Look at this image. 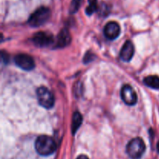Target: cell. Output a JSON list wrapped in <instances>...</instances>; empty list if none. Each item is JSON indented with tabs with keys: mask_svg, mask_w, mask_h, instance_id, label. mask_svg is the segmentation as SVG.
<instances>
[{
	"mask_svg": "<svg viewBox=\"0 0 159 159\" xmlns=\"http://www.w3.org/2000/svg\"><path fill=\"white\" fill-rule=\"evenodd\" d=\"M14 62L24 70H31L35 66V62L34 59L30 55L26 54H19L14 58Z\"/></svg>",
	"mask_w": 159,
	"mask_h": 159,
	"instance_id": "5b68a950",
	"label": "cell"
},
{
	"mask_svg": "<svg viewBox=\"0 0 159 159\" xmlns=\"http://www.w3.org/2000/svg\"><path fill=\"white\" fill-rule=\"evenodd\" d=\"M134 53V46L130 41H127L120 50V56L124 62H129L131 60Z\"/></svg>",
	"mask_w": 159,
	"mask_h": 159,
	"instance_id": "9c48e42d",
	"label": "cell"
},
{
	"mask_svg": "<svg viewBox=\"0 0 159 159\" xmlns=\"http://www.w3.org/2000/svg\"><path fill=\"white\" fill-rule=\"evenodd\" d=\"M98 9L97 0H89V6L86 7L85 12L87 15L91 16Z\"/></svg>",
	"mask_w": 159,
	"mask_h": 159,
	"instance_id": "4fadbf2b",
	"label": "cell"
},
{
	"mask_svg": "<svg viewBox=\"0 0 159 159\" xmlns=\"http://www.w3.org/2000/svg\"><path fill=\"white\" fill-rule=\"evenodd\" d=\"M82 123V116L79 112H74L72 116V121H71V131L72 133L75 134L76 131L79 129Z\"/></svg>",
	"mask_w": 159,
	"mask_h": 159,
	"instance_id": "8fae6325",
	"label": "cell"
},
{
	"mask_svg": "<svg viewBox=\"0 0 159 159\" xmlns=\"http://www.w3.org/2000/svg\"><path fill=\"white\" fill-rule=\"evenodd\" d=\"M82 0H71V2L69 8L70 13H75L79 10L81 5H82Z\"/></svg>",
	"mask_w": 159,
	"mask_h": 159,
	"instance_id": "5bb4252c",
	"label": "cell"
},
{
	"mask_svg": "<svg viewBox=\"0 0 159 159\" xmlns=\"http://www.w3.org/2000/svg\"><path fill=\"white\" fill-rule=\"evenodd\" d=\"M34 45L37 47L49 46L54 41L52 34L46 32H37L34 35L32 38Z\"/></svg>",
	"mask_w": 159,
	"mask_h": 159,
	"instance_id": "52a82bcc",
	"label": "cell"
},
{
	"mask_svg": "<svg viewBox=\"0 0 159 159\" xmlns=\"http://www.w3.org/2000/svg\"><path fill=\"white\" fill-rule=\"evenodd\" d=\"M51 17V10L48 7L42 6L33 12L28 20V23L31 26L37 27L46 23Z\"/></svg>",
	"mask_w": 159,
	"mask_h": 159,
	"instance_id": "3957f363",
	"label": "cell"
},
{
	"mask_svg": "<svg viewBox=\"0 0 159 159\" xmlns=\"http://www.w3.org/2000/svg\"><path fill=\"white\" fill-rule=\"evenodd\" d=\"M71 37L69 31L67 29H63L60 31L57 37L56 47L57 48H64L68 45L71 42Z\"/></svg>",
	"mask_w": 159,
	"mask_h": 159,
	"instance_id": "30bf717a",
	"label": "cell"
},
{
	"mask_svg": "<svg viewBox=\"0 0 159 159\" xmlns=\"http://www.w3.org/2000/svg\"><path fill=\"white\" fill-rule=\"evenodd\" d=\"M37 96L39 104L45 108H51L54 106V96L52 92L45 87H40L37 90Z\"/></svg>",
	"mask_w": 159,
	"mask_h": 159,
	"instance_id": "277c9868",
	"label": "cell"
},
{
	"mask_svg": "<svg viewBox=\"0 0 159 159\" xmlns=\"http://www.w3.org/2000/svg\"><path fill=\"white\" fill-rule=\"evenodd\" d=\"M2 60L4 61L5 62H8V61H9V55H8V54H6V53H4L2 51Z\"/></svg>",
	"mask_w": 159,
	"mask_h": 159,
	"instance_id": "9a60e30c",
	"label": "cell"
},
{
	"mask_svg": "<svg viewBox=\"0 0 159 159\" xmlns=\"http://www.w3.org/2000/svg\"><path fill=\"white\" fill-rule=\"evenodd\" d=\"M35 148L39 154L48 156L56 151L57 145L52 137L46 135H41L37 137L35 142Z\"/></svg>",
	"mask_w": 159,
	"mask_h": 159,
	"instance_id": "6da1fadb",
	"label": "cell"
},
{
	"mask_svg": "<svg viewBox=\"0 0 159 159\" xmlns=\"http://www.w3.org/2000/svg\"><path fill=\"white\" fill-rule=\"evenodd\" d=\"M76 159H89V157H87V156L83 155V154H82V155L79 156V157H78Z\"/></svg>",
	"mask_w": 159,
	"mask_h": 159,
	"instance_id": "2e32d148",
	"label": "cell"
},
{
	"mask_svg": "<svg viewBox=\"0 0 159 159\" xmlns=\"http://www.w3.org/2000/svg\"><path fill=\"white\" fill-rule=\"evenodd\" d=\"M145 143L140 137L134 138L127 143V153L131 159H140L145 151Z\"/></svg>",
	"mask_w": 159,
	"mask_h": 159,
	"instance_id": "7a4b0ae2",
	"label": "cell"
},
{
	"mask_svg": "<svg viewBox=\"0 0 159 159\" xmlns=\"http://www.w3.org/2000/svg\"><path fill=\"white\" fill-rule=\"evenodd\" d=\"M144 83L149 87L159 89V77L158 76H148L144 79Z\"/></svg>",
	"mask_w": 159,
	"mask_h": 159,
	"instance_id": "7c38bea8",
	"label": "cell"
},
{
	"mask_svg": "<svg viewBox=\"0 0 159 159\" xmlns=\"http://www.w3.org/2000/svg\"><path fill=\"white\" fill-rule=\"evenodd\" d=\"M121 98L128 105H134L138 101L136 92L130 85H124L121 89Z\"/></svg>",
	"mask_w": 159,
	"mask_h": 159,
	"instance_id": "8992f818",
	"label": "cell"
},
{
	"mask_svg": "<svg viewBox=\"0 0 159 159\" xmlns=\"http://www.w3.org/2000/svg\"><path fill=\"white\" fill-rule=\"evenodd\" d=\"M120 34V26L116 22H109L104 27V34L109 40H114Z\"/></svg>",
	"mask_w": 159,
	"mask_h": 159,
	"instance_id": "ba28073f",
	"label": "cell"
},
{
	"mask_svg": "<svg viewBox=\"0 0 159 159\" xmlns=\"http://www.w3.org/2000/svg\"><path fill=\"white\" fill-rule=\"evenodd\" d=\"M157 149H158V153H159V141H158V144H157Z\"/></svg>",
	"mask_w": 159,
	"mask_h": 159,
	"instance_id": "e0dca14e",
	"label": "cell"
}]
</instances>
